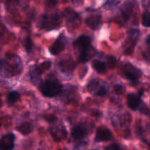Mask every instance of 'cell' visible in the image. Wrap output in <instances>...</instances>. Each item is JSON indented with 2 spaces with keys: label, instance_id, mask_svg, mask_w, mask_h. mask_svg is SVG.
Returning <instances> with one entry per match:
<instances>
[{
  "label": "cell",
  "instance_id": "cell-1",
  "mask_svg": "<svg viewBox=\"0 0 150 150\" xmlns=\"http://www.w3.org/2000/svg\"><path fill=\"white\" fill-rule=\"evenodd\" d=\"M20 62L15 56H9L0 60V76L10 78L20 72Z\"/></svg>",
  "mask_w": 150,
  "mask_h": 150
},
{
  "label": "cell",
  "instance_id": "cell-2",
  "mask_svg": "<svg viewBox=\"0 0 150 150\" xmlns=\"http://www.w3.org/2000/svg\"><path fill=\"white\" fill-rule=\"evenodd\" d=\"M62 86L59 81L54 79H48L42 82L40 86V91L46 98H54L61 92Z\"/></svg>",
  "mask_w": 150,
  "mask_h": 150
},
{
  "label": "cell",
  "instance_id": "cell-3",
  "mask_svg": "<svg viewBox=\"0 0 150 150\" xmlns=\"http://www.w3.org/2000/svg\"><path fill=\"white\" fill-rule=\"evenodd\" d=\"M123 74L128 80L132 82H137L142 76V73L140 70L133 66L130 63H127L123 67Z\"/></svg>",
  "mask_w": 150,
  "mask_h": 150
},
{
  "label": "cell",
  "instance_id": "cell-4",
  "mask_svg": "<svg viewBox=\"0 0 150 150\" xmlns=\"http://www.w3.org/2000/svg\"><path fill=\"white\" fill-rule=\"evenodd\" d=\"M91 46V39L89 37L85 35H81L73 42V47L75 49L79 51V52L85 51Z\"/></svg>",
  "mask_w": 150,
  "mask_h": 150
},
{
  "label": "cell",
  "instance_id": "cell-5",
  "mask_svg": "<svg viewBox=\"0 0 150 150\" xmlns=\"http://www.w3.org/2000/svg\"><path fill=\"white\" fill-rule=\"evenodd\" d=\"M87 89L89 92L92 93V95H97V96H103L106 94V89L100 84L99 80L98 79L91 81L88 84Z\"/></svg>",
  "mask_w": 150,
  "mask_h": 150
},
{
  "label": "cell",
  "instance_id": "cell-6",
  "mask_svg": "<svg viewBox=\"0 0 150 150\" xmlns=\"http://www.w3.org/2000/svg\"><path fill=\"white\" fill-rule=\"evenodd\" d=\"M15 135L8 133L0 139V150H12L14 147Z\"/></svg>",
  "mask_w": 150,
  "mask_h": 150
},
{
  "label": "cell",
  "instance_id": "cell-7",
  "mask_svg": "<svg viewBox=\"0 0 150 150\" xmlns=\"http://www.w3.org/2000/svg\"><path fill=\"white\" fill-rule=\"evenodd\" d=\"M112 133L106 127H100L97 130L95 140L97 142H108L112 139Z\"/></svg>",
  "mask_w": 150,
  "mask_h": 150
},
{
  "label": "cell",
  "instance_id": "cell-8",
  "mask_svg": "<svg viewBox=\"0 0 150 150\" xmlns=\"http://www.w3.org/2000/svg\"><path fill=\"white\" fill-rule=\"evenodd\" d=\"M127 106L130 109L133 110V111H136L140 108L142 101H141L140 97L137 96L133 93H130L127 95Z\"/></svg>",
  "mask_w": 150,
  "mask_h": 150
},
{
  "label": "cell",
  "instance_id": "cell-9",
  "mask_svg": "<svg viewBox=\"0 0 150 150\" xmlns=\"http://www.w3.org/2000/svg\"><path fill=\"white\" fill-rule=\"evenodd\" d=\"M86 133H87L86 129L81 125H77L74 126L71 130V136L76 140H81V139H83L86 135Z\"/></svg>",
  "mask_w": 150,
  "mask_h": 150
},
{
  "label": "cell",
  "instance_id": "cell-10",
  "mask_svg": "<svg viewBox=\"0 0 150 150\" xmlns=\"http://www.w3.org/2000/svg\"><path fill=\"white\" fill-rule=\"evenodd\" d=\"M95 50L93 47L91 45L89 48H87L85 51H82L79 54V60L82 63H85L86 62L89 61L90 59H92V57L95 55Z\"/></svg>",
  "mask_w": 150,
  "mask_h": 150
},
{
  "label": "cell",
  "instance_id": "cell-11",
  "mask_svg": "<svg viewBox=\"0 0 150 150\" xmlns=\"http://www.w3.org/2000/svg\"><path fill=\"white\" fill-rule=\"evenodd\" d=\"M64 49V43L60 40H57L49 48V51L52 55H57Z\"/></svg>",
  "mask_w": 150,
  "mask_h": 150
},
{
  "label": "cell",
  "instance_id": "cell-12",
  "mask_svg": "<svg viewBox=\"0 0 150 150\" xmlns=\"http://www.w3.org/2000/svg\"><path fill=\"white\" fill-rule=\"evenodd\" d=\"M86 24L91 29L96 30L98 29L100 24V17L98 16H89L86 19Z\"/></svg>",
  "mask_w": 150,
  "mask_h": 150
},
{
  "label": "cell",
  "instance_id": "cell-13",
  "mask_svg": "<svg viewBox=\"0 0 150 150\" xmlns=\"http://www.w3.org/2000/svg\"><path fill=\"white\" fill-rule=\"evenodd\" d=\"M47 68H48V67H46L45 63L41 64L40 67L35 68V70H33L32 71H31V73H30L31 79H32V80H33V79H35V81H36L37 79H38L40 77L41 74L43 73L44 70H45V69H47Z\"/></svg>",
  "mask_w": 150,
  "mask_h": 150
},
{
  "label": "cell",
  "instance_id": "cell-14",
  "mask_svg": "<svg viewBox=\"0 0 150 150\" xmlns=\"http://www.w3.org/2000/svg\"><path fill=\"white\" fill-rule=\"evenodd\" d=\"M92 67L99 73H105L106 70V64L100 60H94L92 62Z\"/></svg>",
  "mask_w": 150,
  "mask_h": 150
},
{
  "label": "cell",
  "instance_id": "cell-15",
  "mask_svg": "<svg viewBox=\"0 0 150 150\" xmlns=\"http://www.w3.org/2000/svg\"><path fill=\"white\" fill-rule=\"evenodd\" d=\"M20 94L18 92H16V91H13V92H11L8 95H7V103L10 105H13L16 103V102L20 100Z\"/></svg>",
  "mask_w": 150,
  "mask_h": 150
},
{
  "label": "cell",
  "instance_id": "cell-16",
  "mask_svg": "<svg viewBox=\"0 0 150 150\" xmlns=\"http://www.w3.org/2000/svg\"><path fill=\"white\" fill-rule=\"evenodd\" d=\"M142 24L146 27H150V13L145 12L142 16Z\"/></svg>",
  "mask_w": 150,
  "mask_h": 150
},
{
  "label": "cell",
  "instance_id": "cell-17",
  "mask_svg": "<svg viewBox=\"0 0 150 150\" xmlns=\"http://www.w3.org/2000/svg\"><path fill=\"white\" fill-rule=\"evenodd\" d=\"M120 2H121L120 1H108L104 4L103 7L107 10H112V9L115 8Z\"/></svg>",
  "mask_w": 150,
  "mask_h": 150
},
{
  "label": "cell",
  "instance_id": "cell-18",
  "mask_svg": "<svg viewBox=\"0 0 150 150\" xmlns=\"http://www.w3.org/2000/svg\"><path fill=\"white\" fill-rule=\"evenodd\" d=\"M32 45H33V42H32V40H31L30 37H27L26 39L25 40V42H24V47L26 48V51L29 52L32 50Z\"/></svg>",
  "mask_w": 150,
  "mask_h": 150
},
{
  "label": "cell",
  "instance_id": "cell-19",
  "mask_svg": "<svg viewBox=\"0 0 150 150\" xmlns=\"http://www.w3.org/2000/svg\"><path fill=\"white\" fill-rule=\"evenodd\" d=\"M105 150H124L122 146L120 145L119 144L114 143L112 144L109 145L105 148Z\"/></svg>",
  "mask_w": 150,
  "mask_h": 150
},
{
  "label": "cell",
  "instance_id": "cell-20",
  "mask_svg": "<svg viewBox=\"0 0 150 150\" xmlns=\"http://www.w3.org/2000/svg\"><path fill=\"white\" fill-rule=\"evenodd\" d=\"M144 57L145 60L150 64V50L144 52Z\"/></svg>",
  "mask_w": 150,
  "mask_h": 150
},
{
  "label": "cell",
  "instance_id": "cell-21",
  "mask_svg": "<svg viewBox=\"0 0 150 150\" xmlns=\"http://www.w3.org/2000/svg\"><path fill=\"white\" fill-rule=\"evenodd\" d=\"M146 44H148V45H150V35L147 37V38H146Z\"/></svg>",
  "mask_w": 150,
  "mask_h": 150
}]
</instances>
